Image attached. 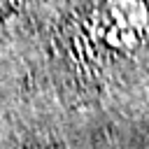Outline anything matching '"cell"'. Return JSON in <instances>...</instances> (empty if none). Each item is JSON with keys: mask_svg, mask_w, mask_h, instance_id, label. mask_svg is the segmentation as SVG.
I'll return each instance as SVG.
<instances>
[{"mask_svg": "<svg viewBox=\"0 0 149 149\" xmlns=\"http://www.w3.org/2000/svg\"><path fill=\"white\" fill-rule=\"evenodd\" d=\"M93 47L109 56H130L149 37V5L144 0H100L86 23Z\"/></svg>", "mask_w": 149, "mask_h": 149, "instance_id": "1", "label": "cell"}]
</instances>
